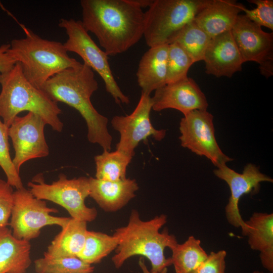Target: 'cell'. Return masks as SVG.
I'll return each instance as SVG.
<instances>
[{
  "mask_svg": "<svg viewBox=\"0 0 273 273\" xmlns=\"http://www.w3.org/2000/svg\"><path fill=\"white\" fill-rule=\"evenodd\" d=\"M81 23L108 56L122 54L143 36L145 13L132 0H81Z\"/></svg>",
  "mask_w": 273,
  "mask_h": 273,
  "instance_id": "obj_1",
  "label": "cell"
},
{
  "mask_svg": "<svg viewBox=\"0 0 273 273\" xmlns=\"http://www.w3.org/2000/svg\"><path fill=\"white\" fill-rule=\"evenodd\" d=\"M98 88L94 71L80 63L52 76L40 89L54 101L76 109L86 122L88 141L110 151L112 136L107 127L108 119L98 112L90 101Z\"/></svg>",
  "mask_w": 273,
  "mask_h": 273,
  "instance_id": "obj_2",
  "label": "cell"
},
{
  "mask_svg": "<svg viewBox=\"0 0 273 273\" xmlns=\"http://www.w3.org/2000/svg\"><path fill=\"white\" fill-rule=\"evenodd\" d=\"M167 219L166 215L161 214L144 221L136 210L132 209L127 224L116 229L113 234L119 241L111 259L115 268H120L126 260L136 255L148 259L153 271L160 272L171 265V257L165 256L164 250L174 247L177 243L176 238L167 229L159 232Z\"/></svg>",
  "mask_w": 273,
  "mask_h": 273,
  "instance_id": "obj_3",
  "label": "cell"
},
{
  "mask_svg": "<svg viewBox=\"0 0 273 273\" xmlns=\"http://www.w3.org/2000/svg\"><path fill=\"white\" fill-rule=\"evenodd\" d=\"M0 117L8 127L18 114L28 111L40 116L54 130L62 131L63 123L59 117L62 111L57 103L26 78L19 63L0 73Z\"/></svg>",
  "mask_w": 273,
  "mask_h": 273,
  "instance_id": "obj_4",
  "label": "cell"
},
{
  "mask_svg": "<svg viewBox=\"0 0 273 273\" xmlns=\"http://www.w3.org/2000/svg\"><path fill=\"white\" fill-rule=\"evenodd\" d=\"M24 31L25 37L11 41L8 53L35 87L40 89L52 76L80 63L68 55L61 42L42 38L26 28Z\"/></svg>",
  "mask_w": 273,
  "mask_h": 273,
  "instance_id": "obj_5",
  "label": "cell"
},
{
  "mask_svg": "<svg viewBox=\"0 0 273 273\" xmlns=\"http://www.w3.org/2000/svg\"><path fill=\"white\" fill-rule=\"evenodd\" d=\"M210 0H153L145 13L143 36L150 48L169 44Z\"/></svg>",
  "mask_w": 273,
  "mask_h": 273,
  "instance_id": "obj_6",
  "label": "cell"
},
{
  "mask_svg": "<svg viewBox=\"0 0 273 273\" xmlns=\"http://www.w3.org/2000/svg\"><path fill=\"white\" fill-rule=\"evenodd\" d=\"M28 186L35 197L59 205L68 212L71 218L86 222L97 218L96 209L85 204V199L89 196V177L68 179L64 174L60 173L58 180L48 184L45 183L42 174H39L28 183Z\"/></svg>",
  "mask_w": 273,
  "mask_h": 273,
  "instance_id": "obj_7",
  "label": "cell"
},
{
  "mask_svg": "<svg viewBox=\"0 0 273 273\" xmlns=\"http://www.w3.org/2000/svg\"><path fill=\"white\" fill-rule=\"evenodd\" d=\"M58 25L68 36L63 43L67 51L77 54L84 64L97 72L104 82L106 91L117 104H129V98L122 92L113 76L108 55L91 38L81 21L62 18Z\"/></svg>",
  "mask_w": 273,
  "mask_h": 273,
  "instance_id": "obj_8",
  "label": "cell"
},
{
  "mask_svg": "<svg viewBox=\"0 0 273 273\" xmlns=\"http://www.w3.org/2000/svg\"><path fill=\"white\" fill-rule=\"evenodd\" d=\"M57 209L50 208L44 200L35 197L24 187L13 193V204L9 224L13 235L17 239L30 241L37 238L41 229L48 225L62 228L70 217L54 216Z\"/></svg>",
  "mask_w": 273,
  "mask_h": 273,
  "instance_id": "obj_9",
  "label": "cell"
},
{
  "mask_svg": "<svg viewBox=\"0 0 273 273\" xmlns=\"http://www.w3.org/2000/svg\"><path fill=\"white\" fill-rule=\"evenodd\" d=\"M179 129L181 146L205 157L216 167L233 161L219 147L215 135L213 116L207 110H194L184 115Z\"/></svg>",
  "mask_w": 273,
  "mask_h": 273,
  "instance_id": "obj_10",
  "label": "cell"
},
{
  "mask_svg": "<svg viewBox=\"0 0 273 273\" xmlns=\"http://www.w3.org/2000/svg\"><path fill=\"white\" fill-rule=\"evenodd\" d=\"M214 175L224 181L229 187L231 195L225 207L226 220L235 228H240L242 235L247 236L248 228L241 215L239 203L245 195L259 192L262 182L272 183L273 179L261 172L258 166L250 163L246 164L242 173H238L223 164L213 170Z\"/></svg>",
  "mask_w": 273,
  "mask_h": 273,
  "instance_id": "obj_11",
  "label": "cell"
},
{
  "mask_svg": "<svg viewBox=\"0 0 273 273\" xmlns=\"http://www.w3.org/2000/svg\"><path fill=\"white\" fill-rule=\"evenodd\" d=\"M152 97L142 92L139 102L131 114L113 117L111 125L120 134L117 150L133 156L134 149L141 142L150 136L158 141L164 138L166 130L157 129L152 124Z\"/></svg>",
  "mask_w": 273,
  "mask_h": 273,
  "instance_id": "obj_12",
  "label": "cell"
},
{
  "mask_svg": "<svg viewBox=\"0 0 273 273\" xmlns=\"http://www.w3.org/2000/svg\"><path fill=\"white\" fill-rule=\"evenodd\" d=\"M232 33L244 63L253 61L259 65L261 74L266 78L273 75V33L239 14Z\"/></svg>",
  "mask_w": 273,
  "mask_h": 273,
  "instance_id": "obj_13",
  "label": "cell"
},
{
  "mask_svg": "<svg viewBox=\"0 0 273 273\" xmlns=\"http://www.w3.org/2000/svg\"><path fill=\"white\" fill-rule=\"evenodd\" d=\"M46 124L40 116L28 112L23 117L16 116L9 127V136L15 151L12 161L19 173L25 162L49 155V148L44 133Z\"/></svg>",
  "mask_w": 273,
  "mask_h": 273,
  "instance_id": "obj_14",
  "label": "cell"
},
{
  "mask_svg": "<svg viewBox=\"0 0 273 273\" xmlns=\"http://www.w3.org/2000/svg\"><path fill=\"white\" fill-rule=\"evenodd\" d=\"M152 102L154 111L173 109L184 115L194 110H207L208 106L207 98L199 86L188 76L156 90Z\"/></svg>",
  "mask_w": 273,
  "mask_h": 273,
  "instance_id": "obj_15",
  "label": "cell"
},
{
  "mask_svg": "<svg viewBox=\"0 0 273 273\" xmlns=\"http://www.w3.org/2000/svg\"><path fill=\"white\" fill-rule=\"evenodd\" d=\"M203 61L205 72L216 77L230 78L242 70L244 62L231 30L211 38Z\"/></svg>",
  "mask_w": 273,
  "mask_h": 273,
  "instance_id": "obj_16",
  "label": "cell"
},
{
  "mask_svg": "<svg viewBox=\"0 0 273 273\" xmlns=\"http://www.w3.org/2000/svg\"><path fill=\"white\" fill-rule=\"evenodd\" d=\"M89 196L104 211L116 212L136 196L139 185L135 179L107 181L89 177Z\"/></svg>",
  "mask_w": 273,
  "mask_h": 273,
  "instance_id": "obj_17",
  "label": "cell"
},
{
  "mask_svg": "<svg viewBox=\"0 0 273 273\" xmlns=\"http://www.w3.org/2000/svg\"><path fill=\"white\" fill-rule=\"evenodd\" d=\"M243 6L234 0H210L194 20L212 38L232 30Z\"/></svg>",
  "mask_w": 273,
  "mask_h": 273,
  "instance_id": "obj_18",
  "label": "cell"
},
{
  "mask_svg": "<svg viewBox=\"0 0 273 273\" xmlns=\"http://www.w3.org/2000/svg\"><path fill=\"white\" fill-rule=\"evenodd\" d=\"M168 44L149 48L142 56L136 72L142 92L149 95L166 84Z\"/></svg>",
  "mask_w": 273,
  "mask_h": 273,
  "instance_id": "obj_19",
  "label": "cell"
},
{
  "mask_svg": "<svg viewBox=\"0 0 273 273\" xmlns=\"http://www.w3.org/2000/svg\"><path fill=\"white\" fill-rule=\"evenodd\" d=\"M245 222L250 248L260 252L262 265L268 272L272 273L273 214L254 212Z\"/></svg>",
  "mask_w": 273,
  "mask_h": 273,
  "instance_id": "obj_20",
  "label": "cell"
},
{
  "mask_svg": "<svg viewBox=\"0 0 273 273\" xmlns=\"http://www.w3.org/2000/svg\"><path fill=\"white\" fill-rule=\"evenodd\" d=\"M30 250L29 241L16 238L7 226L0 228V273H26Z\"/></svg>",
  "mask_w": 273,
  "mask_h": 273,
  "instance_id": "obj_21",
  "label": "cell"
},
{
  "mask_svg": "<svg viewBox=\"0 0 273 273\" xmlns=\"http://www.w3.org/2000/svg\"><path fill=\"white\" fill-rule=\"evenodd\" d=\"M87 231L86 222L70 217L48 246L44 256L77 257L84 246Z\"/></svg>",
  "mask_w": 273,
  "mask_h": 273,
  "instance_id": "obj_22",
  "label": "cell"
},
{
  "mask_svg": "<svg viewBox=\"0 0 273 273\" xmlns=\"http://www.w3.org/2000/svg\"><path fill=\"white\" fill-rule=\"evenodd\" d=\"M170 250L172 265L176 273H191L208 256L200 240L193 236L182 244L177 243Z\"/></svg>",
  "mask_w": 273,
  "mask_h": 273,
  "instance_id": "obj_23",
  "label": "cell"
},
{
  "mask_svg": "<svg viewBox=\"0 0 273 273\" xmlns=\"http://www.w3.org/2000/svg\"><path fill=\"white\" fill-rule=\"evenodd\" d=\"M133 156L121 151L103 152L95 156L96 178L107 181H118L126 178L127 167Z\"/></svg>",
  "mask_w": 273,
  "mask_h": 273,
  "instance_id": "obj_24",
  "label": "cell"
},
{
  "mask_svg": "<svg viewBox=\"0 0 273 273\" xmlns=\"http://www.w3.org/2000/svg\"><path fill=\"white\" fill-rule=\"evenodd\" d=\"M118 243L113 235L87 230L84 246L77 257L90 265L98 263L115 250Z\"/></svg>",
  "mask_w": 273,
  "mask_h": 273,
  "instance_id": "obj_25",
  "label": "cell"
},
{
  "mask_svg": "<svg viewBox=\"0 0 273 273\" xmlns=\"http://www.w3.org/2000/svg\"><path fill=\"white\" fill-rule=\"evenodd\" d=\"M211 39V37L193 20L179 31L171 43L179 44L196 63L203 60Z\"/></svg>",
  "mask_w": 273,
  "mask_h": 273,
  "instance_id": "obj_26",
  "label": "cell"
},
{
  "mask_svg": "<svg viewBox=\"0 0 273 273\" xmlns=\"http://www.w3.org/2000/svg\"><path fill=\"white\" fill-rule=\"evenodd\" d=\"M36 273H92L94 268L78 257H43L34 262Z\"/></svg>",
  "mask_w": 273,
  "mask_h": 273,
  "instance_id": "obj_27",
  "label": "cell"
},
{
  "mask_svg": "<svg viewBox=\"0 0 273 273\" xmlns=\"http://www.w3.org/2000/svg\"><path fill=\"white\" fill-rule=\"evenodd\" d=\"M194 63L193 59L179 44L176 42L169 44L166 84L187 77L188 72Z\"/></svg>",
  "mask_w": 273,
  "mask_h": 273,
  "instance_id": "obj_28",
  "label": "cell"
},
{
  "mask_svg": "<svg viewBox=\"0 0 273 273\" xmlns=\"http://www.w3.org/2000/svg\"><path fill=\"white\" fill-rule=\"evenodd\" d=\"M8 130L9 127L0 119V166L6 175L7 183L17 190L24 186L11 158Z\"/></svg>",
  "mask_w": 273,
  "mask_h": 273,
  "instance_id": "obj_29",
  "label": "cell"
},
{
  "mask_svg": "<svg viewBox=\"0 0 273 273\" xmlns=\"http://www.w3.org/2000/svg\"><path fill=\"white\" fill-rule=\"evenodd\" d=\"M256 7L248 9L245 6L242 11L249 20L259 25L273 30V1L272 0H248Z\"/></svg>",
  "mask_w": 273,
  "mask_h": 273,
  "instance_id": "obj_30",
  "label": "cell"
},
{
  "mask_svg": "<svg viewBox=\"0 0 273 273\" xmlns=\"http://www.w3.org/2000/svg\"><path fill=\"white\" fill-rule=\"evenodd\" d=\"M226 252L212 251L207 258L191 273H225Z\"/></svg>",
  "mask_w": 273,
  "mask_h": 273,
  "instance_id": "obj_31",
  "label": "cell"
},
{
  "mask_svg": "<svg viewBox=\"0 0 273 273\" xmlns=\"http://www.w3.org/2000/svg\"><path fill=\"white\" fill-rule=\"evenodd\" d=\"M13 187L7 181L0 178V228L9 223L13 204Z\"/></svg>",
  "mask_w": 273,
  "mask_h": 273,
  "instance_id": "obj_32",
  "label": "cell"
},
{
  "mask_svg": "<svg viewBox=\"0 0 273 273\" xmlns=\"http://www.w3.org/2000/svg\"><path fill=\"white\" fill-rule=\"evenodd\" d=\"M10 47V43L3 44L0 46V73L10 70L16 63L8 53Z\"/></svg>",
  "mask_w": 273,
  "mask_h": 273,
  "instance_id": "obj_33",
  "label": "cell"
},
{
  "mask_svg": "<svg viewBox=\"0 0 273 273\" xmlns=\"http://www.w3.org/2000/svg\"><path fill=\"white\" fill-rule=\"evenodd\" d=\"M139 265L143 273H167V268H164L160 272L153 271L149 270L145 263L144 259L140 258L139 260Z\"/></svg>",
  "mask_w": 273,
  "mask_h": 273,
  "instance_id": "obj_34",
  "label": "cell"
},
{
  "mask_svg": "<svg viewBox=\"0 0 273 273\" xmlns=\"http://www.w3.org/2000/svg\"><path fill=\"white\" fill-rule=\"evenodd\" d=\"M138 6L141 8L149 7L153 2V0H132Z\"/></svg>",
  "mask_w": 273,
  "mask_h": 273,
  "instance_id": "obj_35",
  "label": "cell"
},
{
  "mask_svg": "<svg viewBox=\"0 0 273 273\" xmlns=\"http://www.w3.org/2000/svg\"><path fill=\"white\" fill-rule=\"evenodd\" d=\"M253 273H263L262 271H259V270H254ZM268 273H270V272H268Z\"/></svg>",
  "mask_w": 273,
  "mask_h": 273,
  "instance_id": "obj_36",
  "label": "cell"
}]
</instances>
